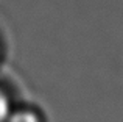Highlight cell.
Returning <instances> with one entry per match:
<instances>
[{"mask_svg": "<svg viewBox=\"0 0 123 122\" xmlns=\"http://www.w3.org/2000/svg\"><path fill=\"white\" fill-rule=\"evenodd\" d=\"M11 111H12V108H11L9 97L6 95V92L0 88V122L8 121V116H9Z\"/></svg>", "mask_w": 123, "mask_h": 122, "instance_id": "2", "label": "cell"}, {"mask_svg": "<svg viewBox=\"0 0 123 122\" xmlns=\"http://www.w3.org/2000/svg\"><path fill=\"white\" fill-rule=\"evenodd\" d=\"M6 122H42V117L34 110L20 108V110H12Z\"/></svg>", "mask_w": 123, "mask_h": 122, "instance_id": "1", "label": "cell"}]
</instances>
